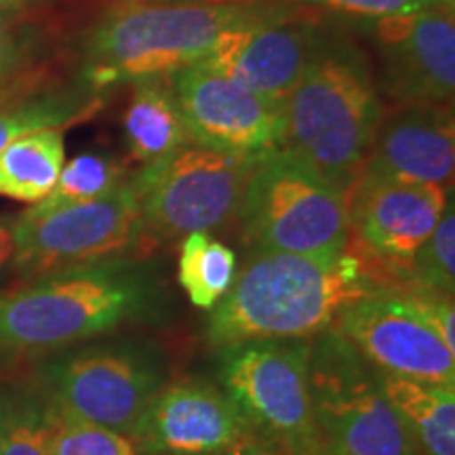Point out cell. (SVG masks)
I'll return each instance as SVG.
<instances>
[{
  "mask_svg": "<svg viewBox=\"0 0 455 455\" xmlns=\"http://www.w3.org/2000/svg\"><path fill=\"white\" fill-rule=\"evenodd\" d=\"M310 7L333 11V13L365 17V20H382V17L419 13L439 7L453 9L455 0H304Z\"/></svg>",
  "mask_w": 455,
  "mask_h": 455,
  "instance_id": "4316f807",
  "label": "cell"
},
{
  "mask_svg": "<svg viewBox=\"0 0 455 455\" xmlns=\"http://www.w3.org/2000/svg\"><path fill=\"white\" fill-rule=\"evenodd\" d=\"M138 3H156V0H118V4H138Z\"/></svg>",
  "mask_w": 455,
  "mask_h": 455,
  "instance_id": "d6a6232c",
  "label": "cell"
},
{
  "mask_svg": "<svg viewBox=\"0 0 455 455\" xmlns=\"http://www.w3.org/2000/svg\"><path fill=\"white\" fill-rule=\"evenodd\" d=\"M121 181V167L104 155H81L61 167L53 190L34 209H53L61 204L93 201L108 195Z\"/></svg>",
  "mask_w": 455,
  "mask_h": 455,
  "instance_id": "d4e9b609",
  "label": "cell"
},
{
  "mask_svg": "<svg viewBox=\"0 0 455 455\" xmlns=\"http://www.w3.org/2000/svg\"><path fill=\"white\" fill-rule=\"evenodd\" d=\"M133 83V98L124 112V138L131 156L148 164L192 140L169 76L140 78Z\"/></svg>",
  "mask_w": 455,
  "mask_h": 455,
  "instance_id": "ac0fdd59",
  "label": "cell"
},
{
  "mask_svg": "<svg viewBox=\"0 0 455 455\" xmlns=\"http://www.w3.org/2000/svg\"><path fill=\"white\" fill-rule=\"evenodd\" d=\"M283 112V148L348 195L386 112L363 57L327 41L284 98Z\"/></svg>",
  "mask_w": 455,
  "mask_h": 455,
  "instance_id": "3957f363",
  "label": "cell"
},
{
  "mask_svg": "<svg viewBox=\"0 0 455 455\" xmlns=\"http://www.w3.org/2000/svg\"><path fill=\"white\" fill-rule=\"evenodd\" d=\"M55 422L57 409L43 386H0V455H51Z\"/></svg>",
  "mask_w": 455,
  "mask_h": 455,
  "instance_id": "44dd1931",
  "label": "cell"
},
{
  "mask_svg": "<svg viewBox=\"0 0 455 455\" xmlns=\"http://www.w3.org/2000/svg\"><path fill=\"white\" fill-rule=\"evenodd\" d=\"M310 341L255 339L224 346L220 379L253 435L287 455L321 453L310 396Z\"/></svg>",
  "mask_w": 455,
  "mask_h": 455,
  "instance_id": "ba28073f",
  "label": "cell"
},
{
  "mask_svg": "<svg viewBox=\"0 0 455 455\" xmlns=\"http://www.w3.org/2000/svg\"><path fill=\"white\" fill-rule=\"evenodd\" d=\"M453 104H403L384 112L358 175L451 188Z\"/></svg>",
  "mask_w": 455,
  "mask_h": 455,
  "instance_id": "e0dca14e",
  "label": "cell"
},
{
  "mask_svg": "<svg viewBox=\"0 0 455 455\" xmlns=\"http://www.w3.org/2000/svg\"><path fill=\"white\" fill-rule=\"evenodd\" d=\"M258 158L188 141L144 164L131 181L144 236L155 243L184 241L236 220Z\"/></svg>",
  "mask_w": 455,
  "mask_h": 455,
  "instance_id": "52a82bcc",
  "label": "cell"
},
{
  "mask_svg": "<svg viewBox=\"0 0 455 455\" xmlns=\"http://www.w3.org/2000/svg\"><path fill=\"white\" fill-rule=\"evenodd\" d=\"M278 449H266L264 445H259L258 439L249 441V443H241V445L224 449V451L218 453H207V455H276Z\"/></svg>",
  "mask_w": 455,
  "mask_h": 455,
  "instance_id": "4dcf8cb0",
  "label": "cell"
},
{
  "mask_svg": "<svg viewBox=\"0 0 455 455\" xmlns=\"http://www.w3.org/2000/svg\"><path fill=\"white\" fill-rule=\"evenodd\" d=\"M386 396L405 419L422 455H455V390L382 373Z\"/></svg>",
  "mask_w": 455,
  "mask_h": 455,
  "instance_id": "d6986e66",
  "label": "cell"
},
{
  "mask_svg": "<svg viewBox=\"0 0 455 455\" xmlns=\"http://www.w3.org/2000/svg\"><path fill=\"white\" fill-rule=\"evenodd\" d=\"M64 167L61 129H36L20 135L0 152V196L41 203Z\"/></svg>",
  "mask_w": 455,
  "mask_h": 455,
  "instance_id": "ffe728a7",
  "label": "cell"
},
{
  "mask_svg": "<svg viewBox=\"0 0 455 455\" xmlns=\"http://www.w3.org/2000/svg\"><path fill=\"white\" fill-rule=\"evenodd\" d=\"M447 207V188L358 175L348 190L350 235L369 258L407 275V264Z\"/></svg>",
  "mask_w": 455,
  "mask_h": 455,
  "instance_id": "9a60e30c",
  "label": "cell"
},
{
  "mask_svg": "<svg viewBox=\"0 0 455 455\" xmlns=\"http://www.w3.org/2000/svg\"><path fill=\"white\" fill-rule=\"evenodd\" d=\"M93 101L76 91L15 95L0 104V152L20 135L36 129H64L91 112Z\"/></svg>",
  "mask_w": 455,
  "mask_h": 455,
  "instance_id": "603a6c76",
  "label": "cell"
},
{
  "mask_svg": "<svg viewBox=\"0 0 455 455\" xmlns=\"http://www.w3.org/2000/svg\"><path fill=\"white\" fill-rule=\"evenodd\" d=\"M236 276V255L207 232H195L181 243L180 284L196 308L213 310Z\"/></svg>",
  "mask_w": 455,
  "mask_h": 455,
  "instance_id": "7402d4cb",
  "label": "cell"
},
{
  "mask_svg": "<svg viewBox=\"0 0 455 455\" xmlns=\"http://www.w3.org/2000/svg\"><path fill=\"white\" fill-rule=\"evenodd\" d=\"M15 258V221L0 218V270L13 264Z\"/></svg>",
  "mask_w": 455,
  "mask_h": 455,
  "instance_id": "f546056e",
  "label": "cell"
},
{
  "mask_svg": "<svg viewBox=\"0 0 455 455\" xmlns=\"http://www.w3.org/2000/svg\"><path fill=\"white\" fill-rule=\"evenodd\" d=\"M333 325L378 371L455 384V352L443 344L409 293H378L352 301L338 312Z\"/></svg>",
  "mask_w": 455,
  "mask_h": 455,
  "instance_id": "7c38bea8",
  "label": "cell"
},
{
  "mask_svg": "<svg viewBox=\"0 0 455 455\" xmlns=\"http://www.w3.org/2000/svg\"><path fill=\"white\" fill-rule=\"evenodd\" d=\"M164 379L163 356L152 346L121 341L53 361L44 369L43 390L66 418L135 439Z\"/></svg>",
  "mask_w": 455,
  "mask_h": 455,
  "instance_id": "9c48e42d",
  "label": "cell"
},
{
  "mask_svg": "<svg viewBox=\"0 0 455 455\" xmlns=\"http://www.w3.org/2000/svg\"><path fill=\"white\" fill-rule=\"evenodd\" d=\"M388 293L361 255L338 258L253 253L212 312L207 338L213 346L255 339H304L333 325L356 299Z\"/></svg>",
  "mask_w": 455,
  "mask_h": 455,
  "instance_id": "6da1fadb",
  "label": "cell"
},
{
  "mask_svg": "<svg viewBox=\"0 0 455 455\" xmlns=\"http://www.w3.org/2000/svg\"><path fill=\"white\" fill-rule=\"evenodd\" d=\"M325 43V32L312 21L278 7H264L221 34L196 66L230 78L259 98L283 104Z\"/></svg>",
  "mask_w": 455,
  "mask_h": 455,
  "instance_id": "8fae6325",
  "label": "cell"
},
{
  "mask_svg": "<svg viewBox=\"0 0 455 455\" xmlns=\"http://www.w3.org/2000/svg\"><path fill=\"white\" fill-rule=\"evenodd\" d=\"M266 4L138 3L116 4L91 28L84 76L91 89L169 76L196 64L220 36Z\"/></svg>",
  "mask_w": 455,
  "mask_h": 455,
  "instance_id": "277c9868",
  "label": "cell"
},
{
  "mask_svg": "<svg viewBox=\"0 0 455 455\" xmlns=\"http://www.w3.org/2000/svg\"><path fill=\"white\" fill-rule=\"evenodd\" d=\"M156 308V284L124 259L49 272L0 293V358L60 350L148 321Z\"/></svg>",
  "mask_w": 455,
  "mask_h": 455,
  "instance_id": "7a4b0ae2",
  "label": "cell"
},
{
  "mask_svg": "<svg viewBox=\"0 0 455 455\" xmlns=\"http://www.w3.org/2000/svg\"><path fill=\"white\" fill-rule=\"evenodd\" d=\"M276 455H287V453H283V451H278V453H276Z\"/></svg>",
  "mask_w": 455,
  "mask_h": 455,
  "instance_id": "836d02e7",
  "label": "cell"
},
{
  "mask_svg": "<svg viewBox=\"0 0 455 455\" xmlns=\"http://www.w3.org/2000/svg\"><path fill=\"white\" fill-rule=\"evenodd\" d=\"M51 455H138L131 436L57 411Z\"/></svg>",
  "mask_w": 455,
  "mask_h": 455,
  "instance_id": "484cf974",
  "label": "cell"
},
{
  "mask_svg": "<svg viewBox=\"0 0 455 455\" xmlns=\"http://www.w3.org/2000/svg\"><path fill=\"white\" fill-rule=\"evenodd\" d=\"M236 220L253 253L338 258L348 249V195L287 148L261 152Z\"/></svg>",
  "mask_w": 455,
  "mask_h": 455,
  "instance_id": "5b68a950",
  "label": "cell"
},
{
  "mask_svg": "<svg viewBox=\"0 0 455 455\" xmlns=\"http://www.w3.org/2000/svg\"><path fill=\"white\" fill-rule=\"evenodd\" d=\"M169 83L188 135L196 144L236 155H261L283 148V104L259 98L196 64L169 74Z\"/></svg>",
  "mask_w": 455,
  "mask_h": 455,
  "instance_id": "4fadbf2b",
  "label": "cell"
},
{
  "mask_svg": "<svg viewBox=\"0 0 455 455\" xmlns=\"http://www.w3.org/2000/svg\"><path fill=\"white\" fill-rule=\"evenodd\" d=\"M316 455H325V453H316Z\"/></svg>",
  "mask_w": 455,
  "mask_h": 455,
  "instance_id": "e575fe53",
  "label": "cell"
},
{
  "mask_svg": "<svg viewBox=\"0 0 455 455\" xmlns=\"http://www.w3.org/2000/svg\"><path fill=\"white\" fill-rule=\"evenodd\" d=\"M28 53V44L24 34L15 24L13 9H0V104L15 95L28 93L17 91L15 84L20 81L21 68H24Z\"/></svg>",
  "mask_w": 455,
  "mask_h": 455,
  "instance_id": "83f0119b",
  "label": "cell"
},
{
  "mask_svg": "<svg viewBox=\"0 0 455 455\" xmlns=\"http://www.w3.org/2000/svg\"><path fill=\"white\" fill-rule=\"evenodd\" d=\"M135 439L155 455H207L258 436L224 390L188 379L158 392Z\"/></svg>",
  "mask_w": 455,
  "mask_h": 455,
  "instance_id": "2e32d148",
  "label": "cell"
},
{
  "mask_svg": "<svg viewBox=\"0 0 455 455\" xmlns=\"http://www.w3.org/2000/svg\"><path fill=\"white\" fill-rule=\"evenodd\" d=\"M384 87L396 106L453 104L455 17L439 7L373 21Z\"/></svg>",
  "mask_w": 455,
  "mask_h": 455,
  "instance_id": "5bb4252c",
  "label": "cell"
},
{
  "mask_svg": "<svg viewBox=\"0 0 455 455\" xmlns=\"http://www.w3.org/2000/svg\"><path fill=\"white\" fill-rule=\"evenodd\" d=\"M407 281L413 291L453 295L455 289V215L453 203L443 212L439 224L407 264Z\"/></svg>",
  "mask_w": 455,
  "mask_h": 455,
  "instance_id": "cb8c5ba5",
  "label": "cell"
},
{
  "mask_svg": "<svg viewBox=\"0 0 455 455\" xmlns=\"http://www.w3.org/2000/svg\"><path fill=\"white\" fill-rule=\"evenodd\" d=\"M144 224L131 181L93 201L34 209L15 221V268L43 276L123 259L144 243Z\"/></svg>",
  "mask_w": 455,
  "mask_h": 455,
  "instance_id": "30bf717a",
  "label": "cell"
},
{
  "mask_svg": "<svg viewBox=\"0 0 455 455\" xmlns=\"http://www.w3.org/2000/svg\"><path fill=\"white\" fill-rule=\"evenodd\" d=\"M26 3H30V0H0V9H15Z\"/></svg>",
  "mask_w": 455,
  "mask_h": 455,
  "instance_id": "1f68e13d",
  "label": "cell"
},
{
  "mask_svg": "<svg viewBox=\"0 0 455 455\" xmlns=\"http://www.w3.org/2000/svg\"><path fill=\"white\" fill-rule=\"evenodd\" d=\"M415 308L430 323V327L439 333L443 344L455 352V308L453 295H441L430 291H411Z\"/></svg>",
  "mask_w": 455,
  "mask_h": 455,
  "instance_id": "f1b7e54d",
  "label": "cell"
},
{
  "mask_svg": "<svg viewBox=\"0 0 455 455\" xmlns=\"http://www.w3.org/2000/svg\"><path fill=\"white\" fill-rule=\"evenodd\" d=\"M312 415L325 455H422L378 371L335 329L310 341Z\"/></svg>",
  "mask_w": 455,
  "mask_h": 455,
  "instance_id": "8992f818",
  "label": "cell"
}]
</instances>
